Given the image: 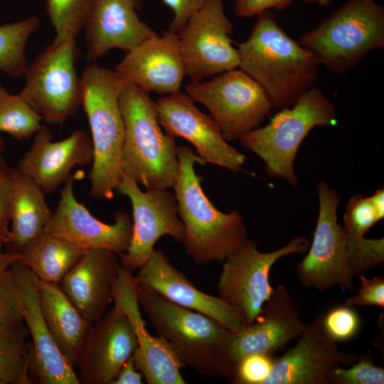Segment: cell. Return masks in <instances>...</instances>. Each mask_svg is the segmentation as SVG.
<instances>
[{
  "instance_id": "6da1fadb",
  "label": "cell",
  "mask_w": 384,
  "mask_h": 384,
  "mask_svg": "<svg viewBox=\"0 0 384 384\" xmlns=\"http://www.w3.org/2000/svg\"><path fill=\"white\" fill-rule=\"evenodd\" d=\"M237 46L238 68L263 87L272 107L292 106L317 80V59L287 34L270 10L257 15L250 36Z\"/></svg>"
},
{
  "instance_id": "7a4b0ae2",
  "label": "cell",
  "mask_w": 384,
  "mask_h": 384,
  "mask_svg": "<svg viewBox=\"0 0 384 384\" xmlns=\"http://www.w3.org/2000/svg\"><path fill=\"white\" fill-rule=\"evenodd\" d=\"M177 155L178 175L173 189L184 228L181 242L196 264L223 262L247 238L242 216L236 210L222 212L210 202L195 171L196 164H206L190 146H178Z\"/></svg>"
},
{
  "instance_id": "3957f363",
  "label": "cell",
  "mask_w": 384,
  "mask_h": 384,
  "mask_svg": "<svg viewBox=\"0 0 384 384\" xmlns=\"http://www.w3.org/2000/svg\"><path fill=\"white\" fill-rule=\"evenodd\" d=\"M125 81L115 72L91 62L80 76L81 106L89 123L93 150L87 178L90 195L112 199L122 178L124 125L119 95Z\"/></svg>"
},
{
  "instance_id": "277c9868",
  "label": "cell",
  "mask_w": 384,
  "mask_h": 384,
  "mask_svg": "<svg viewBox=\"0 0 384 384\" xmlns=\"http://www.w3.org/2000/svg\"><path fill=\"white\" fill-rule=\"evenodd\" d=\"M119 107L124 125L123 176L146 189L173 188L178 175V146L162 131L156 102L125 81Z\"/></svg>"
},
{
  "instance_id": "5b68a950",
  "label": "cell",
  "mask_w": 384,
  "mask_h": 384,
  "mask_svg": "<svg viewBox=\"0 0 384 384\" xmlns=\"http://www.w3.org/2000/svg\"><path fill=\"white\" fill-rule=\"evenodd\" d=\"M138 302L159 336L184 365L208 377L225 378V357L233 332L209 316L182 307L136 283Z\"/></svg>"
},
{
  "instance_id": "8992f818",
  "label": "cell",
  "mask_w": 384,
  "mask_h": 384,
  "mask_svg": "<svg viewBox=\"0 0 384 384\" xmlns=\"http://www.w3.org/2000/svg\"><path fill=\"white\" fill-rule=\"evenodd\" d=\"M336 123L334 104L320 89L312 87L290 107L282 108L267 124L245 133L239 140L264 161L269 176L297 186L294 164L302 142L313 128Z\"/></svg>"
},
{
  "instance_id": "52a82bcc",
  "label": "cell",
  "mask_w": 384,
  "mask_h": 384,
  "mask_svg": "<svg viewBox=\"0 0 384 384\" xmlns=\"http://www.w3.org/2000/svg\"><path fill=\"white\" fill-rule=\"evenodd\" d=\"M298 42L320 65L346 73L370 51L384 48V6L374 0H347Z\"/></svg>"
},
{
  "instance_id": "ba28073f",
  "label": "cell",
  "mask_w": 384,
  "mask_h": 384,
  "mask_svg": "<svg viewBox=\"0 0 384 384\" xmlns=\"http://www.w3.org/2000/svg\"><path fill=\"white\" fill-rule=\"evenodd\" d=\"M79 54L75 40H53L28 65L19 95L43 122L61 124L81 106L80 77L75 69Z\"/></svg>"
},
{
  "instance_id": "9c48e42d",
  "label": "cell",
  "mask_w": 384,
  "mask_h": 384,
  "mask_svg": "<svg viewBox=\"0 0 384 384\" xmlns=\"http://www.w3.org/2000/svg\"><path fill=\"white\" fill-rule=\"evenodd\" d=\"M185 90L209 110L227 142L257 128L272 108L263 87L240 69L220 73L208 82L191 81Z\"/></svg>"
},
{
  "instance_id": "30bf717a",
  "label": "cell",
  "mask_w": 384,
  "mask_h": 384,
  "mask_svg": "<svg viewBox=\"0 0 384 384\" xmlns=\"http://www.w3.org/2000/svg\"><path fill=\"white\" fill-rule=\"evenodd\" d=\"M309 245L305 237L296 236L279 249L262 252L256 242L247 238L223 262L219 297L241 315L246 326L252 324L272 292V266L283 257L306 252Z\"/></svg>"
},
{
  "instance_id": "8fae6325",
  "label": "cell",
  "mask_w": 384,
  "mask_h": 384,
  "mask_svg": "<svg viewBox=\"0 0 384 384\" xmlns=\"http://www.w3.org/2000/svg\"><path fill=\"white\" fill-rule=\"evenodd\" d=\"M319 215L313 240L306 255L297 265L302 284L324 292L334 286L354 289L353 275L346 255V237L338 223L337 210L341 198L325 181L316 186Z\"/></svg>"
},
{
  "instance_id": "7c38bea8",
  "label": "cell",
  "mask_w": 384,
  "mask_h": 384,
  "mask_svg": "<svg viewBox=\"0 0 384 384\" xmlns=\"http://www.w3.org/2000/svg\"><path fill=\"white\" fill-rule=\"evenodd\" d=\"M233 28L223 0H208L177 33L186 75L191 81L238 68V51L230 38Z\"/></svg>"
},
{
  "instance_id": "4fadbf2b",
  "label": "cell",
  "mask_w": 384,
  "mask_h": 384,
  "mask_svg": "<svg viewBox=\"0 0 384 384\" xmlns=\"http://www.w3.org/2000/svg\"><path fill=\"white\" fill-rule=\"evenodd\" d=\"M116 192L129 199L132 233L127 250L119 255L121 265L134 272L150 257L156 242L164 235L181 242L183 225L174 193L169 189L143 191L132 178L123 176Z\"/></svg>"
},
{
  "instance_id": "5bb4252c",
  "label": "cell",
  "mask_w": 384,
  "mask_h": 384,
  "mask_svg": "<svg viewBox=\"0 0 384 384\" xmlns=\"http://www.w3.org/2000/svg\"><path fill=\"white\" fill-rule=\"evenodd\" d=\"M82 174H72L63 183L58 205L44 232L83 252L106 250L117 255L125 252L132 237V217L125 212H117L114 223L110 224L96 218L74 194V182Z\"/></svg>"
},
{
  "instance_id": "9a60e30c",
  "label": "cell",
  "mask_w": 384,
  "mask_h": 384,
  "mask_svg": "<svg viewBox=\"0 0 384 384\" xmlns=\"http://www.w3.org/2000/svg\"><path fill=\"white\" fill-rule=\"evenodd\" d=\"M306 326L286 287L276 286L253 322L233 334L225 353V378L232 383L241 358L256 353L274 355L297 339Z\"/></svg>"
},
{
  "instance_id": "2e32d148",
  "label": "cell",
  "mask_w": 384,
  "mask_h": 384,
  "mask_svg": "<svg viewBox=\"0 0 384 384\" xmlns=\"http://www.w3.org/2000/svg\"><path fill=\"white\" fill-rule=\"evenodd\" d=\"M11 269L21 315L31 339V378L40 384H80L74 366L57 346L42 313L37 277L19 262Z\"/></svg>"
},
{
  "instance_id": "e0dca14e",
  "label": "cell",
  "mask_w": 384,
  "mask_h": 384,
  "mask_svg": "<svg viewBox=\"0 0 384 384\" xmlns=\"http://www.w3.org/2000/svg\"><path fill=\"white\" fill-rule=\"evenodd\" d=\"M156 104L159 124L167 135L190 142L206 164L232 171L242 169L245 156L224 139L212 117L200 111L187 94L168 95Z\"/></svg>"
},
{
  "instance_id": "ac0fdd59",
  "label": "cell",
  "mask_w": 384,
  "mask_h": 384,
  "mask_svg": "<svg viewBox=\"0 0 384 384\" xmlns=\"http://www.w3.org/2000/svg\"><path fill=\"white\" fill-rule=\"evenodd\" d=\"M297 339L292 348L274 358L265 384H329L332 369L349 366L360 356L338 349L326 331L321 315L307 324Z\"/></svg>"
},
{
  "instance_id": "d6986e66",
  "label": "cell",
  "mask_w": 384,
  "mask_h": 384,
  "mask_svg": "<svg viewBox=\"0 0 384 384\" xmlns=\"http://www.w3.org/2000/svg\"><path fill=\"white\" fill-rule=\"evenodd\" d=\"M112 295L114 306L129 318L134 329L138 345L133 358L146 383L186 384L180 372L185 365L165 339L153 336L146 330L140 313L133 272L121 265Z\"/></svg>"
},
{
  "instance_id": "ffe728a7",
  "label": "cell",
  "mask_w": 384,
  "mask_h": 384,
  "mask_svg": "<svg viewBox=\"0 0 384 384\" xmlns=\"http://www.w3.org/2000/svg\"><path fill=\"white\" fill-rule=\"evenodd\" d=\"M137 345L130 320L114 306L92 326L77 364L80 384H111Z\"/></svg>"
},
{
  "instance_id": "44dd1931",
  "label": "cell",
  "mask_w": 384,
  "mask_h": 384,
  "mask_svg": "<svg viewBox=\"0 0 384 384\" xmlns=\"http://www.w3.org/2000/svg\"><path fill=\"white\" fill-rule=\"evenodd\" d=\"M92 159L91 139L85 132L76 129L66 138L53 141L51 132L43 125L16 168L48 195L68 180L74 167L92 164Z\"/></svg>"
},
{
  "instance_id": "7402d4cb",
  "label": "cell",
  "mask_w": 384,
  "mask_h": 384,
  "mask_svg": "<svg viewBox=\"0 0 384 384\" xmlns=\"http://www.w3.org/2000/svg\"><path fill=\"white\" fill-rule=\"evenodd\" d=\"M134 281L152 289L174 304L209 316L233 333L246 326L236 310L219 296H212L197 289L161 250H153L149 260L139 268Z\"/></svg>"
},
{
  "instance_id": "603a6c76",
  "label": "cell",
  "mask_w": 384,
  "mask_h": 384,
  "mask_svg": "<svg viewBox=\"0 0 384 384\" xmlns=\"http://www.w3.org/2000/svg\"><path fill=\"white\" fill-rule=\"evenodd\" d=\"M114 70L124 81L149 93L181 92L186 71L177 34L169 30L146 39L127 52Z\"/></svg>"
},
{
  "instance_id": "cb8c5ba5",
  "label": "cell",
  "mask_w": 384,
  "mask_h": 384,
  "mask_svg": "<svg viewBox=\"0 0 384 384\" xmlns=\"http://www.w3.org/2000/svg\"><path fill=\"white\" fill-rule=\"evenodd\" d=\"M139 0H94L85 26L86 60L95 62L112 49L126 52L156 35L139 18Z\"/></svg>"
},
{
  "instance_id": "d4e9b609",
  "label": "cell",
  "mask_w": 384,
  "mask_h": 384,
  "mask_svg": "<svg viewBox=\"0 0 384 384\" xmlns=\"http://www.w3.org/2000/svg\"><path fill=\"white\" fill-rule=\"evenodd\" d=\"M121 267L119 255L106 250L85 252L60 285L74 305L94 324L107 311Z\"/></svg>"
},
{
  "instance_id": "484cf974",
  "label": "cell",
  "mask_w": 384,
  "mask_h": 384,
  "mask_svg": "<svg viewBox=\"0 0 384 384\" xmlns=\"http://www.w3.org/2000/svg\"><path fill=\"white\" fill-rule=\"evenodd\" d=\"M38 286L41 311L51 334L69 363L77 366L93 324L82 315L59 284L38 279Z\"/></svg>"
},
{
  "instance_id": "4316f807",
  "label": "cell",
  "mask_w": 384,
  "mask_h": 384,
  "mask_svg": "<svg viewBox=\"0 0 384 384\" xmlns=\"http://www.w3.org/2000/svg\"><path fill=\"white\" fill-rule=\"evenodd\" d=\"M9 206L12 240L10 251L19 252L44 231L53 210L42 189L28 176L13 169Z\"/></svg>"
},
{
  "instance_id": "83f0119b",
  "label": "cell",
  "mask_w": 384,
  "mask_h": 384,
  "mask_svg": "<svg viewBox=\"0 0 384 384\" xmlns=\"http://www.w3.org/2000/svg\"><path fill=\"white\" fill-rule=\"evenodd\" d=\"M85 252L44 231L21 252L19 262L26 266L38 279L59 284Z\"/></svg>"
},
{
  "instance_id": "f1b7e54d",
  "label": "cell",
  "mask_w": 384,
  "mask_h": 384,
  "mask_svg": "<svg viewBox=\"0 0 384 384\" xmlns=\"http://www.w3.org/2000/svg\"><path fill=\"white\" fill-rule=\"evenodd\" d=\"M29 333L23 319L0 324V384L33 383Z\"/></svg>"
},
{
  "instance_id": "f546056e",
  "label": "cell",
  "mask_w": 384,
  "mask_h": 384,
  "mask_svg": "<svg viewBox=\"0 0 384 384\" xmlns=\"http://www.w3.org/2000/svg\"><path fill=\"white\" fill-rule=\"evenodd\" d=\"M36 16L0 25V70L11 78L22 77L28 66L26 46L38 28Z\"/></svg>"
},
{
  "instance_id": "4dcf8cb0",
  "label": "cell",
  "mask_w": 384,
  "mask_h": 384,
  "mask_svg": "<svg viewBox=\"0 0 384 384\" xmlns=\"http://www.w3.org/2000/svg\"><path fill=\"white\" fill-rule=\"evenodd\" d=\"M35 110L19 95L9 92L0 83V132L18 140L28 139L43 126Z\"/></svg>"
},
{
  "instance_id": "1f68e13d",
  "label": "cell",
  "mask_w": 384,
  "mask_h": 384,
  "mask_svg": "<svg viewBox=\"0 0 384 384\" xmlns=\"http://www.w3.org/2000/svg\"><path fill=\"white\" fill-rule=\"evenodd\" d=\"M94 0H45L46 9L55 31L53 40H75L85 28Z\"/></svg>"
},
{
  "instance_id": "d6a6232c",
  "label": "cell",
  "mask_w": 384,
  "mask_h": 384,
  "mask_svg": "<svg viewBox=\"0 0 384 384\" xmlns=\"http://www.w3.org/2000/svg\"><path fill=\"white\" fill-rule=\"evenodd\" d=\"M346 246L348 263L353 277L384 262L383 238L346 237Z\"/></svg>"
},
{
  "instance_id": "836d02e7",
  "label": "cell",
  "mask_w": 384,
  "mask_h": 384,
  "mask_svg": "<svg viewBox=\"0 0 384 384\" xmlns=\"http://www.w3.org/2000/svg\"><path fill=\"white\" fill-rule=\"evenodd\" d=\"M343 229L347 238L365 237L380 219L369 196L356 194L348 200L343 215Z\"/></svg>"
},
{
  "instance_id": "e575fe53",
  "label": "cell",
  "mask_w": 384,
  "mask_h": 384,
  "mask_svg": "<svg viewBox=\"0 0 384 384\" xmlns=\"http://www.w3.org/2000/svg\"><path fill=\"white\" fill-rule=\"evenodd\" d=\"M329 384H383L384 369L366 355H360L353 364L336 366L329 373Z\"/></svg>"
},
{
  "instance_id": "d590c367",
  "label": "cell",
  "mask_w": 384,
  "mask_h": 384,
  "mask_svg": "<svg viewBox=\"0 0 384 384\" xmlns=\"http://www.w3.org/2000/svg\"><path fill=\"white\" fill-rule=\"evenodd\" d=\"M321 316L326 331L336 342L349 341L359 331L361 319L353 306H337Z\"/></svg>"
},
{
  "instance_id": "8d00e7d4",
  "label": "cell",
  "mask_w": 384,
  "mask_h": 384,
  "mask_svg": "<svg viewBox=\"0 0 384 384\" xmlns=\"http://www.w3.org/2000/svg\"><path fill=\"white\" fill-rule=\"evenodd\" d=\"M274 355L256 353L241 358L236 365L232 383L265 384L274 361Z\"/></svg>"
},
{
  "instance_id": "74e56055",
  "label": "cell",
  "mask_w": 384,
  "mask_h": 384,
  "mask_svg": "<svg viewBox=\"0 0 384 384\" xmlns=\"http://www.w3.org/2000/svg\"><path fill=\"white\" fill-rule=\"evenodd\" d=\"M360 288L358 293L346 300L350 306H378L384 308V279L375 276L370 279L359 274Z\"/></svg>"
},
{
  "instance_id": "f35d334b",
  "label": "cell",
  "mask_w": 384,
  "mask_h": 384,
  "mask_svg": "<svg viewBox=\"0 0 384 384\" xmlns=\"http://www.w3.org/2000/svg\"><path fill=\"white\" fill-rule=\"evenodd\" d=\"M21 319H23L16 297L14 277L10 267L0 276V324Z\"/></svg>"
},
{
  "instance_id": "ab89813d",
  "label": "cell",
  "mask_w": 384,
  "mask_h": 384,
  "mask_svg": "<svg viewBox=\"0 0 384 384\" xmlns=\"http://www.w3.org/2000/svg\"><path fill=\"white\" fill-rule=\"evenodd\" d=\"M174 14L169 31L178 33L188 19L200 10L208 0H161Z\"/></svg>"
},
{
  "instance_id": "60d3db41",
  "label": "cell",
  "mask_w": 384,
  "mask_h": 384,
  "mask_svg": "<svg viewBox=\"0 0 384 384\" xmlns=\"http://www.w3.org/2000/svg\"><path fill=\"white\" fill-rule=\"evenodd\" d=\"M294 0H235V13L240 17H252L270 9L284 10Z\"/></svg>"
},
{
  "instance_id": "b9f144b4",
  "label": "cell",
  "mask_w": 384,
  "mask_h": 384,
  "mask_svg": "<svg viewBox=\"0 0 384 384\" xmlns=\"http://www.w3.org/2000/svg\"><path fill=\"white\" fill-rule=\"evenodd\" d=\"M13 171L0 155V218L9 220Z\"/></svg>"
},
{
  "instance_id": "7bdbcfd3",
  "label": "cell",
  "mask_w": 384,
  "mask_h": 384,
  "mask_svg": "<svg viewBox=\"0 0 384 384\" xmlns=\"http://www.w3.org/2000/svg\"><path fill=\"white\" fill-rule=\"evenodd\" d=\"M142 377L135 366L132 356L122 365L111 384H142Z\"/></svg>"
},
{
  "instance_id": "ee69618b",
  "label": "cell",
  "mask_w": 384,
  "mask_h": 384,
  "mask_svg": "<svg viewBox=\"0 0 384 384\" xmlns=\"http://www.w3.org/2000/svg\"><path fill=\"white\" fill-rule=\"evenodd\" d=\"M21 253L13 251H4L0 246V276L6 272L11 266L22 260Z\"/></svg>"
},
{
  "instance_id": "f6af8a7d",
  "label": "cell",
  "mask_w": 384,
  "mask_h": 384,
  "mask_svg": "<svg viewBox=\"0 0 384 384\" xmlns=\"http://www.w3.org/2000/svg\"><path fill=\"white\" fill-rule=\"evenodd\" d=\"M373 206L374 207L378 218L382 220L384 218V188L383 187L377 189L373 194L369 196Z\"/></svg>"
},
{
  "instance_id": "bcb514c9",
  "label": "cell",
  "mask_w": 384,
  "mask_h": 384,
  "mask_svg": "<svg viewBox=\"0 0 384 384\" xmlns=\"http://www.w3.org/2000/svg\"><path fill=\"white\" fill-rule=\"evenodd\" d=\"M9 220L0 218V246L9 245L12 240V235L9 228Z\"/></svg>"
},
{
  "instance_id": "7dc6e473",
  "label": "cell",
  "mask_w": 384,
  "mask_h": 384,
  "mask_svg": "<svg viewBox=\"0 0 384 384\" xmlns=\"http://www.w3.org/2000/svg\"><path fill=\"white\" fill-rule=\"evenodd\" d=\"M304 2L307 4H318L321 6H325L330 4L331 0H304Z\"/></svg>"
},
{
  "instance_id": "c3c4849f",
  "label": "cell",
  "mask_w": 384,
  "mask_h": 384,
  "mask_svg": "<svg viewBox=\"0 0 384 384\" xmlns=\"http://www.w3.org/2000/svg\"><path fill=\"white\" fill-rule=\"evenodd\" d=\"M4 142L3 139L0 137V155L2 154L4 150Z\"/></svg>"
}]
</instances>
